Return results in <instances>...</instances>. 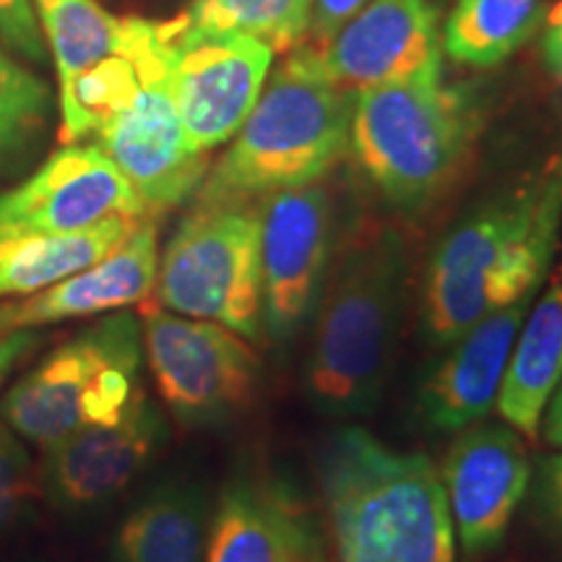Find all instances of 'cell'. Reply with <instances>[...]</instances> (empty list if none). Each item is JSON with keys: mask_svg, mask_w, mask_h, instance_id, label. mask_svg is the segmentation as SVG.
<instances>
[{"mask_svg": "<svg viewBox=\"0 0 562 562\" xmlns=\"http://www.w3.org/2000/svg\"><path fill=\"white\" fill-rule=\"evenodd\" d=\"M562 222V159L539 178L484 201L448 232L425 277L422 318L438 347L484 315L533 297L550 269Z\"/></svg>", "mask_w": 562, "mask_h": 562, "instance_id": "1", "label": "cell"}, {"mask_svg": "<svg viewBox=\"0 0 562 562\" xmlns=\"http://www.w3.org/2000/svg\"><path fill=\"white\" fill-rule=\"evenodd\" d=\"M318 474L339 562H456L446 490L425 453L341 427L323 446Z\"/></svg>", "mask_w": 562, "mask_h": 562, "instance_id": "2", "label": "cell"}, {"mask_svg": "<svg viewBox=\"0 0 562 562\" xmlns=\"http://www.w3.org/2000/svg\"><path fill=\"white\" fill-rule=\"evenodd\" d=\"M409 256L396 237L344 252L328 271L305 364V391L321 414L357 419L381 402L409 292Z\"/></svg>", "mask_w": 562, "mask_h": 562, "instance_id": "3", "label": "cell"}, {"mask_svg": "<svg viewBox=\"0 0 562 562\" xmlns=\"http://www.w3.org/2000/svg\"><path fill=\"white\" fill-rule=\"evenodd\" d=\"M351 100L326 74L315 45L294 47L206 172L199 201H252L318 182L349 149Z\"/></svg>", "mask_w": 562, "mask_h": 562, "instance_id": "4", "label": "cell"}, {"mask_svg": "<svg viewBox=\"0 0 562 562\" xmlns=\"http://www.w3.org/2000/svg\"><path fill=\"white\" fill-rule=\"evenodd\" d=\"M474 133L472 100L442 79L385 83L351 100L349 151L383 199L402 209L446 191Z\"/></svg>", "mask_w": 562, "mask_h": 562, "instance_id": "5", "label": "cell"}, {"mask_svg": "<svg viewBox=\"0 0 562 562\" xmlns=\"http://www.w3.org/2000/svg\"><path fill=\"white\" fill-rule=\"evenodd\" d=\"M140 360V321L115 311L42 357L5 393L0 414L19 438L50 451L83 427L115 419L133 402Z\"/></svg>", "mask_w": 562, "mask_h": 562, "instance_id": "6", "label": "cell"}, {"mask_svg": "<svg viewBox=\"0 0 562 562\" xmlns=\"http://www.w3.org/2000/svg\"><path fill=\"white\" fill-rule=\"evenodd\" d=\"M154 297L165 311L258 339L263 331L258 206L199 201L159 252Z\"/></svg>", "mask_w": 562, "mask_h": 562, "instance_id": "7", "label": "cell"}, {"mask_svg": "<svg viewBox=\"0 0 562 562\" xmlns=\"http://www.w3.org/2000/svg\"><path fill=\"white\" fill-rule=\"evenodd\" d=\"M140 83L131 102L91 136L121 167L149 211L180 206L199 193L209 154L188 144L170 79V47L161 21L136 19Z\"/></svg>", "mask_w": 562, "mask_h": 562, "instance_id": "8", "label": "cell"}, {"mask_svg": "<svg viewBox=\"0 0 562 562\" xmlns=\"http://www.w3.org/2000/svg\"><path fill=\"white\" fill-rule=\"evenodd\" d=\"M140 339L161 402L186 427L235 419L256 396V351L222 323L146 307Z\"/></svg>", "mask_w": 562, "mask_h": 562, "instance_id": "9", "label": "cell"}, {"mask_svg": "<svg viewBox=\"0 0 562 562\" xmlns=\"http://www.w3.org/2000/svg\"><path fill=\"white\" fill-rule=\"evenodd\" d=\"M263 328L277 347H290L318 307L331 271L334 206L318 182L261 195Z\"/></svg>", "mask_w": 562, "mask_h": 562, "instance_id": "10", "label": "cell"}, {"mask_svg": "<svg viewBox=\"0 0 562 562\" xmlns=\"http://www.w3.org/2000/svg\"><path fill=\"white\" fill-rule=\"evenodd\" d=\"M182 131L209 154L240 131L269 79L273 50L240 34H186L161 21Z\"/></svg>", "mask_w": 562, "mask_h": 562, "instance_id": "11", "label": "cell"}, {"mask_svg": "<svg viewBox=\"0 0 562 562\" xmlns=\"http://www.w3.org/2000/svg\"><path fill=\"white\" fill-rule=\"evenodd\" d=\"M344 91L442 79V32L432 0H368L334 37L315 45Z\"/></svg>", "mask_w": 562, "mask_h": 562, "instance_id": "12", "label": "cell"}, {"mask_svg": "<svg viewBox=\"0 0 562 562\" xmlns=\"http://www.w3.org/2000/svg\"><path fill=\"white\" fill-rule=\"evenodd\" d=\"M146 214L136 188L97 144H66L0 193L3 232H76L110 216Z\"/></svg>", "mask_w": 562, "mask_h": 562, "instance_id": "13", "label": "cell"}, {"mask_svg": "<svg viewBox=\"0 0 562 562\" xmlns=\"http://www.w3.org/2000/svg\"><path fill=\"white\" fill-rule=\"evenodd\" d=\"M440 480L463 550L492 552L529 490L531 463L524 438L508 425L474 422L456 432Z\"/></svg>", "mask_w": 562, "mask_h": 562, "instance_id": "14", "label": "cell"}, {"mask_svg": "<svg viewBox=\"0 0 562 562\" xmlns=\"http://www.w3.org/2000/svg\"><path fill=\"white\" fill-rule=\"evenodd\" d=\"M165 440V417L140 389L115 419L83 427L47 451L45 495L63 510L97 508L121 495Z\"/></svg>", "mask_w": 562, "mask_h": 562, "instance_id": "15", "label": "cell"}, {"mask_svg": "<svg viewBox=\"0 0 562 562\" xmlns=\"http://www.w3.org/2000/svg\"><path fill=\"white\" fill-rule=\"evenodd\" d=\"M531 307L524 297L484 315L435 364L417 396L419 417L435 432H461L495 409L513 344Z\"/></svg>", "mask_w": 562, "mask_h": 562, "instance_id": "16", "label": "cell"}, {"mask_svg": "<svg viewBox=\"0 0 562 562\" xmlns=\"http://www.w3.org/2000/svg\"><path fill=\"white\" fill-rule=\"evenodd\" d=\"M159 269L157 224L140 220L115 250L74 277L21 300L0 302V331L45 328L70 318H94L144 302Z\"/></svg>", "mask_w": 562, "mask_h": 562, "instance_id": "17", "label": "cell"}, {"mask_svg": "<svg viewBox=\"0 0 562 562\" xmlns=\"http://www.w3.org/2000/svg\"><path fill=\"white\" fill-rule=\"evenodd\" d=\"M315 552L313 524L277 484L237 480L224 487L206 562H311Z\"/></svg>", "mask_w": 562, "mask_h": 562, "instance_id": "18", "label": "cell"}, {"mask_svg": "<svg viewBox=\"0 0 562 562\" xmlns=\"http://www.w3.org/2000/svg\"><path fill=\"white\" fill-rule=\"evenodd\" d=\"M562 381V281L554 279L526 313L505 368L497 412L521 438H539L554 389Z\"/></svg>", "mask_w": 562, "mask_h": 562, "instance_id": "19", "label": "cell"}, {"mask_svg": "<svg viewBox=\"0 0 562 562\" xmlns=\"http://www.w3.org/2000/svg\"><path fill=\"white\" fill-rule=\"evenodd\" d=\"M140 220L110 216L94 227L76 232L0 229V300L30 297L89 269L115 250Z\"/></svg>", "mask_w": 562, "mask_h": 562, "instance_id": "20", "label": "cell"}, {"mask_svg": "<svg viewBox=\"0 0 562 562\" xmlns=\"http://www.w3.org/2000/svg\"><path fill=\"white\" fill-rule=\"evenodd\" d=\"M209 513L201 492L167 484L121 524L115 562H206Z\"/></svg>", "mask_w": 562, "mask_h": 562, "instance_id": "21", "label": "cell"}, {"mask_svg": "<svg viewBox=\"0 0 562 562\" xmlns=\"http://www.w3.org/2000/svg\"><path fill=\"white\" fill-rule=\"evenodd\" d=\"M554 5L558 0H456L442 50L467 66H497L544 30Z\"/></svg>", "mask_w": 562, "mask_h": 562, "instance_id": "22", "label": "cell"}, {"mask_svg": "<svg viewBox=\"0 0 562 562\" xmlns=\"http://www.w3.org/2000/svg\"><path fill=\"white\" fill-rule=\"evenodd\" d=\"M55 63L60 94L70 83L115 55L125 42V19L112 16L97 0H32Z\"/></svg>", "mask_w": 562, "mask_h": 562, "instance_id": "23", "label": "cell"}, {"mask_svg": "<svg viewBox=\"0 0 562 562\" xmlns=\"http://www.w3.org/2000/svg\"><path fill=\"white\" fill-rule=\"evenodd\" d=\"M311 16L313 0H193L170 21L186 34H240L284 53L302 45Z\"/></svg>", "mask_w": 562, "mask_h": 562, "instance_id": "24", "label": "cell"}, {"mask_svg": "<svg viewBox=\"0 0 562 562\" xmlns=\"http://www.w3.org/2000/svg\"><path fill=\"white\" fill-rule=\"evenodd\" d=\"M53 121V91L37 70L0 45V178L37 157Z\"/></svg>", "mask_w": 562, "mask_h": 562, "instance_id": "25", "label": "cell"}, {"mask_svg": "<svg viewBox=\"0 0 562 562\" xmlns=\"http://www.w3.org/2000/svg\"><path fill=\"white\" fill-rule=\"evenodd\" d=\"M140 83L136 16L125 19V42L115 55L81 74L60 94L63 138L76 144L131 102Z\"/></svg>", "mask_w": 562, "mask_h": 562, "instance_id": "26", "label": "cell"}, {"mask_svg": "<svg viewBox=\"0 0 562 562\" xmlns=\"http://www.w3.org/2000/svg\"><path fill=\"white\" fill-rule=\"evenodd\" d=\"M32 463L24 442L0 422V539L9 537L30 501Z\"/></svg>", "mask_w": 562, "mask_h": 562, "instance_id": "27", "label": "cell"}, {"mask_svg": "<svg viewBox=\"0 0 562 562\" xmlns=\"http://www.w3.org/2000/svg\"><path fill=\"white\" fill-rule=\"evenodd\" d=\"M0 45L32 66L47 60V42L32 0H0Z\"/></svg>", "mask_w": 562, "mask_h": 562, "instance_id": "28", "label": "cell"}, {"mask_svg": "<svg viewBox=\"0 0 562 562\" xmlns=\"http://www.w3.org/2000/svg\"><path fill=\"white\" fill-rule=\"evenodd\" d=\"M533 495H537V508L542 510V516L562 533V448L539 463Z\"/></svg>", "mask_w": 562, "mask_h": 562, "instance_id": "29", "label": "cell"}, {"mask_svg": "<svg viewBox=\"0 0 562 562\" xmlns=\"http://www.w3.org/2000/svg\"><path fill=\"white\" fill-rule=\"evenodd\" d=\"M368 0H313V16H311V37L315 45H323L328 37H334L347 21L355 16L357 11Z\"/></svg>", "mask_w": 562, "mask_h": 562, "instance_id": "30", "label": "cell"}, {"mask_svg": "<svg viewBox=\"0 0 562 562\" xmlns=\"http://www.w3.org/2000/svg\"><path fill=\"white\" fill-rule=\"evenodd\" d=\"M40 347L37 328H21V331H0V389L5 378L16 370L21 360L32 355Z\"/></svg>", "mask_w": 562, "mask_h": 562, "instance_id": "31", "label": "cell"}, {"mask_svg": "<svg viewBox=\"0 0 562 562\" xmlns=\"http://www.w3.org/2000/svg\"><path fill=\"white\" fill-rule=\"evenodd\" d=\"M542 32V50L547 68L562 79V0H558V5H554V11L550 13V19H547Z\"/></svg>", "mask_w": 562, "mask_h": 562, "instance_id": "32", "label": "cell"}, {"mask_svg": "<svg viewBox=\"0 0 562 562\" xmlns=\"http://www.w3.org/2000/svg\"><path fill=\"white\" fill-rule=\"evenodd\" d=\"M544 435V440L554 448H562V381L554 389L550 404H547L544 417H542V427H539Z\"/></svg>", "mask_w": 562, "mask_h": 562, "instance_id": "33", "label": "cell"}, {"mask_svg": "<svg viewBox=\"0 0 562 562\" xmlns=\"http://www.w3.org/2000/svg\"><path fill=\"white\" fill-rule=\"evenodd\" d=\"M560 281H562V279H560Z\"/></svg>", "mask_w": 562, "mask_h": 562, "instance_id": "34", "label": "cell"}]
</instances>
